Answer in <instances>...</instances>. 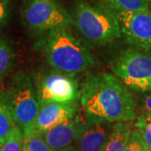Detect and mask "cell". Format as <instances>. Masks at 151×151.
Instances as JSON below:
<instances>
[{
    "mask_svg": "<svg viewBox=\"0 0 151 151\" xmlns=\"http://www.w3.org/2000/svg\"><path fill=\"white\" fill-rule=\"evenodd\" d=\"M134 129L132 122L114 123L103 151H124Z\"/></svg>",
    "mask_w": 151,
    "mask_h": 151,
    "instance_id": "obj_12",
    "label": "cell"
},
{
    "mask_svg": "<svg viewBox=\"0 0 151 151\" xmlns=\"http://www.w3.org/2000/svg\"><path fill=\"white\" fill-rule=\"evenodd\" d=\"M80 100L86 115L109 123L133 122L138 116L131 92L117 76L108 72L88 74Z\"/></svg>",
    "mask_w": 151,
    "mask_h": 151,
    "instance_id": "obj_1",
    "label": "cell"
},
{
    "mask_svg": "<svg viewBox=\"0 0 151 151\" xmlns=\"http://www.w3.org/2000/svg\"><path fill=\"white\" fill-rule=\"evenodd\" d=\"M111 124L106 120L86 115V118L81 120L74 142L77 151H103L112 129Z\"/></svg>",
    "mask_w": 151,
    "mask_h": 151,
    "instance_id": "obj_10",
    "label": "cell"
},
{
    "mask_svg": "<svg viewBox=\"0 0 151 151\" xmlns=\"http://www.w3.org/2000/svg\"><path fill=\"white\" fill-rule=\"evenodd\" d=\"M124 151H150L141 138L140 134L136 129H134L132 134L130 135L129 142L124 149Z\"/></svg>",
    "mask_w": 151,
    "mask_h": 151,
    "instance_id": "obj_19",
    "label": "cell"
},
{
    "mask_svg": "<svg viewBox=\"0 0 151 151\" xmlns=\"http://www.w3.org/2000/svg\"><path fill=\"white\" fill-rule=\"evenodd\" d=\"M134 128L140 134L146 147L151 151V115L139 113L136 118Z\"/></svg>",
    "mask_w": 151,
    "mask_h": 151,
    "instance_id": "obj_15",
    "label": "cell"
},
{
    "mask_svg": "<svg viewBox=\"0 0 151 151\" xmlns=\"http://www.w3.org/2000/svg\"><path fill=\"white\" fill-rule=\"evenodd\" d=\"M41 36L40 48L54 70L75 75L95 65L91 52L68 29H55Z\"/></svg>",
    "mask_w": 151,
    "mask_h": 151,
    "instance_id": "obj_2",
    "label": "cell"
},
{
    "mask_svg": "<svg viewBox=\"0 0 151 151\" xmlns=\"http://www.w3.org/2000/svg\"><path fill=\"white\" fill-rule=\"evenodd\" d=\"M21 16L26 27L40 35L59 29H69L73 24L72 17L56 0H25Z\"/></svg>",
    "mask_w": 151,
    "mask_h": 151,
    "instance_id": "obj_5",
    "label": "cell"
},
{
    "mask_svg": "<svg viewBox=\"0 0 151 151\" xmlns=\"http://www.w3.org/2000/svg\"><path fill=\"white\" fill-rule=\"evenodd\" d=\"M22 151H55L45 140L43 135H35L24 139Z\"/></svg>",
    "mask_w": 151,
    "mask_h": 151,
    "instance_id": "obj_18",
    "label": "cell"
},
{
    "mask_svg": "<svg viewBox=\"0 0 151 151\" xmlns=\"http://www.w3.org/2000/svg\"><path fill=\"white\" fill-rule=\"evenodd\" d=\"M35 89L40 103H76L81 91L74 75L60 72L53 69L40 74Z\"/></svg>",
    "mask_w": 151,
    "mask_h": 151,
    "instance_id": "obj_7",
    "label": "cell"
},
{
    "mask_svg": "<svg viewBox=\"0 0 151 151\" xmlns=\"http://www.w3.org/2000/svg\"><path fill=\"white\" fill-rule=\"evenodd\" d=\"M121 32L136 47L151 50V11H119Z\"/></svg>",
    "mask_w": 151,
    "mask_h": 151,
    "instance_id": "obj_8",
    "label": "cell"
},
{
    "mask_svg": "<svg viewBox=\"0 0 151 151\" xmlns=\"http://www.w3.org/2000/svg\"><path fill=\"white\" fill-rule=\"evenodd\" d=\"M139 110L141 114L151 115V93H148L141 98Z\"/></svg>",
    "mask_w": 151,
    "mask_h": 151,
    "instance_id": "obj_20",
    "label": "cell"
},
{
    "mask_svg": "<svg viewBox=\"0 0 151 151\" xmlns=\"http://www.w3.org/2000/svg\"><path fill=\"white\" fill-rule=\"evenodd\" d=\"M56 151H77V150L76 149V147L73 145H72L68 146V147H65V148H63V149H60L59 150Z\"/></svg>",
    "mask_w": 151,
    "mask_h": 151,
    "instance_id": "obj_22",
    "label": "cell"
},
{
    "mask_svg": "<svg viewBox=\"0 0 151 151\" xmlns=\"http://www.w3.org/2000/svg\"><path fill=\"white\" fill-rule=\"evenodd\" d=\"M76 112V103H40L37 116L33 124L23 132L24 139L43 134L56 124L75 116Z\"/></svg>",
    "mask_w": 151,
    "mask_h": 151,
    "instance_id": "obj_9",
    "label": "cell"
},
{
    "mask_svg": "<svg viewBox=\"0 0 151 151\" xmlns=\"http://www.w3.org/2000/svg\"><path fill=\"white\" fill-rule=\"evenodd\" d=\"M24 144V133L21 128L15 125L6 141L2 145L1 151H22Z\"/></svg>",
    "mask_w": 151,
    "mask_h": 151,
    "instance_id": "obj_16",
    "label": "cell"
},
{
    "mask_svg": "<svg viewBox=\"0 0 151 151\" xmlns=\"http://www.w3.org/2000/svg\"><path fill=\"white\" fill-rule=\"evenodd\" d=\"M112 70L127 87L151 92V50L130 48L115 60Z\"/></svg>",
    "mask_w": 151,
    "mask_h": 151,
    "instance_id": "obj_6",
    "label": "cell"
},
{
    "mask_svg": "<svg viewBox=\"0 0 151 151\" xmlns=\"http://www.w3.org/2000/svg\"><path fill=\"white\" fill-rule=\"evenodd\" d=\"M2 145H3V144L0 143V151H1V149H2Z\"/></svg>",
    "mask_w": 151,
    "mask_h": 151,
    "instance_id": "obj_24",
    "label": "cell"
},
{
    "mask_svg": "<svg viewBox=\"0 0 151 151\" xmlns=\"http://www.w3.org/2000/svg\"><path fill=\"white\" fill-rule=\"evenodd\" d=\"M16 125L10 110L5 103L4 94L0 92V143L4 144Z\"/></svg>",
    "mask_w": 151,
    "mask_h": 151,
    "instance_id": "obj_13",
    "label": "cell"
},
{
    "mask_svg": "<svg viewBox=\"0 0 151 151\" xmlns=\"http://www.w3.org/2000/svg\"><path fill=\"white\" fill-rule=\"evenodd\" d=\"M105 1H107V2H110V3L112 4V3H113V0H105Z\"/></svg>",
    "mask_w": 151,
    "mask_h": 151,
    "instance_id": "obj_23",
    "label": "cell"
},
{
    "mask_svg": "<svg viewBox=\"0 0 151 151\" xmlns=\"http://www.w3.org/2000/svg\"><path fill=\"white\" fill-rule=\"evenodd\" d=\"M119 11H146L150 9L149 0H113L112 3Z\"/></svg>",
    "mask_w": 151,
    "mask_h": 151,
    "instance_id": "obj_17",
    "label": "cell"
},
{
    "mask_svg": "<svg viewBox=\"0 0 151 151\" xmlns=\"http://www.w3.org/2000/svg\"><path fill=\"white\" fill-rule=\"evenodd\" d=\"M4 97L15 124L23 132L29 129L40 109L36 89L30 77L24 71L17 72L12 77Z\"/></svg>",
    "mask_w": 151,
    "mask_h": 151,
    "instance_id": "obj_4",
    "label": "cell"
},
{
    "mask_svg": "<svg viewBox=\"0 0 151 151\" xmlns=\"http://www.w3.org/2000/svg\"><path fill=\"white\" fill-rule=\"evenodd\" d=\"M149 3H150V4L151 5V0H149Z\"/></svg>",
    "mask_w": 151,
    "mask_h": 151,
    "instance_id": "obj_25",
    "label": "cell"
},
{
    "mask_svg": "<svg viewBox=\"0 0 151 151\" xmlns=\"http://www.w3.org/2000/svg\"><path fill=\"white\" fill-rule=\"evenodd\" d=\"M9 0H0V27L4 24L9 16Z\"/></svg>",
    "mask_w": 151,
    "mask_h": 151,
    "instance_id": "obj_21",
    "label": "cell"
},
{
    "mask_svg": "<svg viewBox=\"0 0 151 151\" xmlns=\"http://www.w3.org/2000/svg\"><path fill=\"white\" fill-rule=\"evenodd\" d=\"M81 120L76 114L66 119L45 132L42 134L45 140L55 151L72 145L76 140Z\"/></svg>",
    "mask_w": 151,
    "mask_h": 151,
    "instance_id": "obj_11",
    "label": "cell"
},
{
    "mask_svg": "<svg viewBox=\"0 0 151 151\" xmlns=\"http://www.w3.org/2000/svg\"><path fill=\"white\" fill-rule=\"evenodd\" d=\"M14 65V53L10 46L0 40V81L9 74Z\"/></svg>",
    "mask_w": 151,
    "mask_h": 151,
    "instance_id": "obj_14",
    "label": "cell"
},
{
    "mask_svg": "<svg viewBox=\"0 0 151 151\" xmlns=\"http://www.w3.org/2000/svg\"><path fill=\"white\" fill-rule=\"evenodd\" d=\"M71 17L80 33L93 44L106 45L121 36L119 12L113 4L79 1Z\"/></svg>",
    "mask_w": 151,
    "mask_h": 151,
    "instance_id": "obj_3",
    "label": "cell"
}]
</instances>
